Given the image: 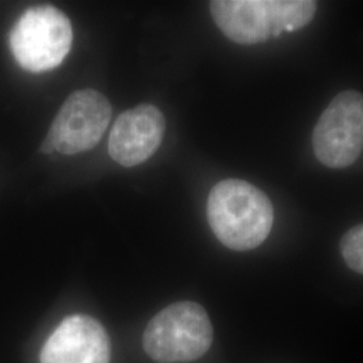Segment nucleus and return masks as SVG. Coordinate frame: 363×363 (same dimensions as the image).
<instances>
[{
    "instance_id": "f257e3e1",
    "label": "nucleus",
    "mask_w": 363,
    "mask_h": 363,
    "mask_svg": "<svg viewBox=\"0 0 363 363\" xmlns=\"http://www.w3.org/2000/svg\"><path fill=\"white\" fill-rule=\"evenodd\" d=\"M208 220L220 244L245 252L268 238L274 210L268 195L259 187L242 179H225L208 194Z\"/></svg>"
},
{
    "instance_id": "f03ea898",
    "label": "nucleus",
    "mask_w": 363,
    "mask_h": 363,
    "mask_svg": "<svg viewBox=\"0 0 363 363\" xmlns=\"http://www.w3.org/2000/svg\"><path fill=\"white\" fill-rule=\"evenodd\" d=\"M213 21L226 38L257 45L307 26L318 11L312 0H214Z\"/></svg>"
},
{
    "instance_id": "7ed1b4c3",
    "label": "nucleus",
    "mask_w": 363,
    "mask_h": 363,
    "mask_svg": "<svg viewBox=\"0 0 363 363\" xmlns=\"http://www.w3.org/2000/svg\"><path fill=\"white\" fill-rule=\"evenodd\" d=\"M213 343L208 312L194 301H179L162 310L144 331V350L159 363L191 362Z\"/></svg>"
},
{
    "instance_id": "20e7f679",
    "label": "nucleus",
    "mask_w": 363,
    "mask_h": 363,
    "mask_svg": "<svg viewBox=\"0 0 363 363\" xmlns=\"http://www.w3.org/2000/svg\"><path fill=\"white\" fill-rule=\"evenodd\" d=\"M73 43L70 19L52 6L26 10L10 33L15 61L31 73H45L61 65Z\"/></svg>"
},
{
    "instance_id": "39448f33",
    "label": "nucleus",
    "mask_w": 363,
    "mask_h": 363,
    "mask_svg": "<svg viewBox=\"0 0 363 363\" xmlns=\"http://www.w3.org/2000/svg\"><path fill=\"white\" fill-rule=\"evenodd\" d=\"M316 159L330 169H346L363 151V94L340 91L319 117L312 132Z\"/></svg>"
},
{
    "instance_id": "423d86ee",
    "label": "nucleus",
    "mask_w": 363,
    "mask_h": 363,
    "mask_svg": "<svg viewBox=\"0 0 363 363\" xmlns=\"http://www.w3.org/2000/svg\"><path fill=\"white\" fill-rule=\"evenodd\" d=\"M112 118V105L103 93L82 89L72 93L52 120L46 139L54 151L76 155L93 150Z\"/></svg>"
},
{
    "instance_id": "0eeeda50",
    "label": "nucleus",
    "mask_w": 363,
    "mask_h": 363,
    "mask_svg": "<svg viewBox=\"0 0 363 363\" xmlns=\"http://www.w3.org/2000/svg\"><path fill=\"white\" fill-rule=\"evenodd\" d=\"M166 132V118L155 105L140 104L117 117L108 151L123 167H135L159 150Z\"/></svg>"
},
{
    "instance_id": "6e6552de",
    "label": "nucleus",
    "mask_w": 363,
    "mask_h": 363,
    "mask_svg": "<svg viewBox=\"0 0 363 363\" xmlns=\"http://www.w3.org/2000/svg\"><path fill=\"white\" fill-rule=\"evenodd\" d=\"M40 363H109L111 340L104 327L88 315L62 320L43 345Z\"/></svg>"
},
{
    "instance_id": "1a4fd4ad",
    "label": "nucleus",
    "mask_w": 363,
    "mask_h": 363,
    "mask_svg": "<svg viewBox=\"0 0 363 363\" xmlns=\"http://www.w3.org/2000/svg\"><path fill=\"white\" fill-rule=\"evenodd\" d=\"M342 257L354 272L363 274V223L354 226L340 241Z\"/></svg>"
}]
</instances>
